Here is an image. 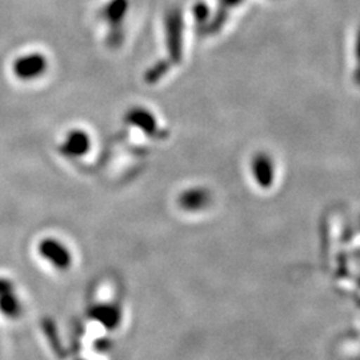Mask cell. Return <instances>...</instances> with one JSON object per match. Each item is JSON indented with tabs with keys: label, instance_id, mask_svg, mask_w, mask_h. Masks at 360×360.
Wrapping results in <instances>:
<instances>
[{
	"label": "cell",
	"instance_id": "1",
	"mask_svg": "<svg viewBox=\"0 0 360 360\" xmlns=\"http://www.w3.org/2000/svg\"><path fill=\"white\" fill-rule=\"evenodd\" d=\"M129 10V0H108L101 10V19L107 27L105 41L111 49H117L124 40V22Z\"/></svg>",
	"mask_w": 360,
	"mask_h": 360
},
{
	"label": "cell",
	"instance_id": "2",
	"mask_svg": "<svg viewBox=\"0 0 360 360\" xmlns=\"http://www.w3.org/2000/svg\"><path fill=\"white\" fill-rule=\"evenodd\" d=\"M166 44L168 58L166 59L172 67L179 65L183 59V15L178 7L171 8L166 13Z\"/></svg>",
	"mask_w": 360,
	"mask_h": 360
},
{
	"label": "cell",
	"instance_id": "3",
	"mask_svg": "<svg viewBox=\"0 0 360 360\" xmlns=\"http://www.w3.org/2000/svg\"><path fill=\"white\" fill-rule=\"evenodd\" d=\"M49 70V58L39 51L19 55L11 65L13 77L20 82H34Z\"/></svg>",
	"mask_w": 360,
	"mask_h": 360
},
{
	"label": "cell",
	"instance_id": "4",
	"mask_svg": "<svg viewBox=\"0 0 360 360\" xmlns=\"http://www.w3.org/2000/svg\"><path fill=\"white\" fill-rule=\"evenodd\" d=\"M38 254L56 270H67L72 264V254L68 247L55 238H44L39 242Z\"/></svg>",
	"mask_w": 360,
	"mask_h": 360
},
{
	"label": "cell",
	"instance_id": "5",
	"mask_svg": "<svg viewBox=\"0 0 360 360\" xmlns=\"http://www.w3.org/2000/svg\"><path fill=\"white\" fill-rule=\"evenodd\" d=\"M90 148V134L82 129H72L65 132L63 141L59 144V153L71 159L84 156Z\"/></svg>",
	"mask_w": 360,
	"mask_h": 360
},
{
	"label": "cell",
	"instance_id": "6",
	"mask_svg": "<svg viewBox=\"0 0 360 360\" xmlns=\"http://www.w3.org/2000/svg\"><path fill=\"white\" fill-rule=\"evenodd\" d=\"M126 122L151 138H165L154 114L144 107H132L129 110L126 114Z\"/></svg>",
	"mask_w": 360,
	"mask_h": 360
},
{
	"label": "cell",
	"instance_id": "7",
	"mask_svg": "<svg viewBox=\"0 0 360 360\" xmlns=\"http://www.w3.org/2000/svg\"><path fill=\"white\" fill-rule=\"evenodd\" d=\"M212 202V195L208 188L205 187H193L183 193L178 198V205L181 210L188 212H199L206 210Z\"/></svg>",
	"mask_w": 360,
	"mask_h": 360
},
{
	"label": "cell",
	"instance_id": "8",
	"mask_svg": "<svg viewBox=\"0 0 360 360\" xmlns=\"http://www.w3.org/2000/svg\"><path fill=\"white\" fill-rule=\"evenodd\" d=\"M245 0H218V8L215 13L211 16L208 25L203 28V34L210 37L215 35L224 27L232 10L239 7Z\"/></svg>",
	"mask_w": 360,
	"mask_h": 360
},
{
	"label": "cell",
	"instance_id": "9",
	"mask_svg": "<svg viewBox=\"0 0 360 360\" xmlns=\"http://www.w3.org/2000/svg\"><path fill=\"white\" fill-rule=\"evenodd\" d=\"M251 171H252L254 179L257 180L260 187L267 188L271 186L274 180V162L271 156L264 153L255 155L251 162Z\"/></svg>",
	"mask_w": 360,
	"mask_h": 360
},
{
	"label": "cell",
	"instance_id": "10",
	"mask_svg": "<svg viewBox=\"0 0 360 360\" xmlns=\"http://www.w3.org/2000/svg\"><path fill=\"white\" fill-rule=\"evenodd\" d=\"M23 314V304L16 295L15 290L6 292L0 295V315L10 319V321H16L22 316Z\"/></svg>",
	"mask_w": 360,
	"mask_h": 360
},
{
	"label": "cell",
	"instance_id": "11",
	"mask_svg": "<svg viewBox=\"0 0 360 360\" xmlns=\"http://www.w3.org/2000/svg\"><path fill=\"white\" fill-rule=\"evenodd\" d=\"M92 316L108 328H114L120 322V312L114 306H99L94 309Z\"/></svg>",
	"mask_w": 360,
	"mask_h": 360
},
{
	"label": "cell",
	"instance_id": "12",
	"mask_svg": "<svg viewBox=\"0 0 360 360\" xmlns=\"http://www.w3.org/2000/svg\"><path fill=\"white\" fill-rule=\"evenodd\" d=\"M193 16L198 27L203 30L208 25V22H210L212 15H211V10L207 6V3L198 1V3H195L193 6Z\"/></svg>",
	"mask_w": 360,
	"mask_h": 360
},
{
	"label": "cell",
	"instance_id": "13",
	"mask_svg": "<svg viewBox=\"0 0 360 360\" xmlns=\"http://www.w3.org/2000/svg\"><path fill=\"white\" fill-rule=\"evenodd\" d=\"M13 290H15V287L11 281H8L6 278H0V295L13 291Z\"/></svg>",
	"mask_w": 360,
	"mask_h": 360
}]
</instances>
